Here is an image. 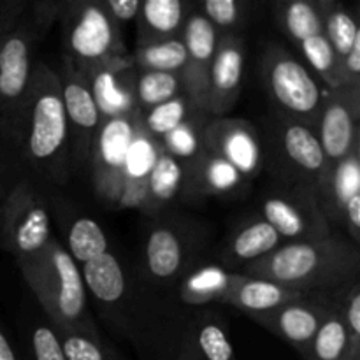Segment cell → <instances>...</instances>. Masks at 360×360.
I'll use <instances>...</instances> for the list:
<instances>
[{
	"label": "cell",
	"mask_w": 360,
	"mask_h": 360,
	"mask_svg": "<svg viewBox=\"0 0 360 360\" xmlns=\"http://www.w3.org/2000/svg\"><path fill=\"white\" fill-rule=\"evenodd\" d=\"M0 178L11 185L30 179L44 190L63 188L72 178L58 74L42 62L23 97L0 112Z\"/></svg>",
	"instance_id": "6da1fadb"
},
{
	"label": "cell",
	"mask_w": 360,
	"mask_h": 360,
	"mask_svg": "<svg viewBox=\"0 0 360 360\" xmlns=\"http://www.w3.org/2000/svg\"><path fill=\"white\" fill-rule=\"evenodd\" d=\"M195 313L174 292L150 287L130 267L125 299L105 326L129 341L143 360H199L193 348Z\"/></svg>",
	"instance_id": "7a4b0ae2"
},
{
	"label": "cell",
	"mask_w": 360,
	"mask_h": 360,
	"mask_svg": "<svg viewBox=\"0 0 360 360\" xmlns=\"http://www.w3.org/2000/svg\"><path fill=\"white\" fill-rule=\"evenodd\" d=\"M359 246L340 232L311 241L283 243L241 271L302 294H333L359 280Z\"/></svg>",
	"instance_id": "3957f363"
},
{
	"label": "cell",
	"mask_w": 360,
	"mask_h": 360,
	"mask_svg": "<svg viewBox=\"0 0 360 360\" xmlns=\"http://www.w3.org/2000/svg\"><path fill=\"white\" fill-rule=\"evenodd\" d=\"M211 243V227L195 218L176 213L150 218L134 271L150 287L174 292L193 266L210 259Z\"/></svg>",
	"instance_id": "277c9868"
},
{
	"label": "cell",
	"mask_w": 360,
	"mask_h": 360,
	"mask_svg": "<svg viewBox=\"0 0 360 360\" xmlns=\"http://www.w3.org/2000/svg\"><path fill=\"white\" fill-rule=\"evenodd\" d=\"M16 266L55 329H97L79 266L55 236L41 255Z\"/></svg>",
	"instance_id": "5b68a950"
},
{
	"label": "cell",
	"mask_w": 360,
	"mask_h": 360,
	"mask_svg": "<svg viewBox=\"0 0 360 360\" xmlns=\"http://www.w3.org/2000/svg\"><path fill=\"white\" fill-rule=\"evenodd\" d=\"M262 172L273 185L299 186L315 192L327 167L313 127L269 111L259 127Z\"/></svg>",
	"instance_id": "8992f818"
},
{
	"label": "cell",
	"mask_w": 360,
	"mask_h": 360,
	"mask_svg": "<svg viewBox=\"0 0 360 360\" xmlns=\"http://www.w3.org/2000/svg\"><path fill=\"white\" fill-rule=\"evenodd\" d=\"M260 77L271 111L304 125H315L327 88L299 56L269 42L260 58Z\"/></svg>",
	"instance_id": "52a82bcc"
},
{
	"label": "cell",
	"mask_w": 360,
	"mask_h": 360,
	"mask_svg": "<svg viewBox=\"0 0 360 360\" xmlns=\"http://www.w3.org/2000/svg\"><path fill=\"white\" fill-rule=\"evenodd\" d=\"M56 23L62 28L67 58L77 67L95 65L129 55L122 30L105 11L102 0L58 2Z\"/></svg>",
	"instance_id": "ba28073f"
},
{
	"label": "cell",
	"mask_w": 360,
	"mask_h": 360,
	"mask_svg": "<svg viewBox=\"0 0 360 360\" xmlns=\"http://www.w3.org/2000/svg\"><path fill=\"white\" fill-rule=\"evenodd\" d=\"M53 218L44 190L30 179H18L2 210L0 248L21 264L41 255L53 239Z\"/></svg>",
	"instance_id": "9c48e42d"
},
{
	"label": "cell",
	"mask_w": 360,
	"mask_h": 360,
	"mask_svg": "<svg viewBox=\"0 0 360 360\" xmlns=\"http://www.w3.org/2000/svg\"><path fill=\"white\" fill-rule=\"evenodd\" d=\"M56 74L69 134L70 169L72 174H86L91 148L102 125V116L83 72L72 60L63 55Z\"/></svg>",
	"instance_id": "30bf717a"
},
{
	"label": "cell",
	"mask_w": 360,
	"mask_h": 360,
	"mask_svg": "<svg viewBox=\"0 0 360 360\" xmlns=\"http://www.w3.org/2000/svg\"><path fill=\"white\" fill-rule=\"evenodd\" d=\"M136 129L137 116L105 120L91 148L86 174L90 176L97 199L111 210H123L127 157Z\"/></svg>",
	"instance_id": "8fae6325"
},
{
	"label": "cell",
	"mask_w": 360,
	"mask_h": 360,
	"mask_svg": "<svg viewBox=\"0 0 360 360\" xmlns=\"http://www.w3.org/2000/svg\"><path fill=\"white\" fill-rule=\"evenodd\" d=\"M257 214L278 232L283 243L322 239L334 232L320 211L315 192L299 186L271 183L260 197Z\"/></svg>",
	"instance_id": "7c38bea8"
},
{
	"label": "cell",
	"mask_w": 360,
	"mask_h": 360,
	"mask_svg": "<svg viewBox=\"0 0 360 360\" xmlns=\"http://www.w3.org/2000/svg\"><path fill=\"white\" fill-rule=\"evenodd\" d=\"M316 202L333 229H341L354 245L360 241V146L327 164L315 190ZM336 232V231H334Z\"/></svg>",
	"instance_id": "4fadbf2b"
},
{
	"label": "cell",
	"mask_w": 360,
	"mask_h": 360,
	"mask_svg": "<svg viewBox=\"0 0 360 360\" xmlns=\"http://www.w3.org/2000/svg\"><path fill=\"white\" fill-rule=\"evenodd\" d=\"M360 86L327 91L313 130L327 164L341 160L360 146Z\"/></svg>",
	"instance_id": "5bb4252c"
},
{
	"label": "cell",
	"mask_w": 360,
	"mask_h": 360,
	"mask_svg": "<svg viewBox=\"0 0 360 360\" xmlns=\"http://www.w3.org/2000/svg\"><path fill=\"white\" fill-rule=\"evenodd\" d=\"M83 72L97 104L102 122L116 118H136V67L132 56L105 60L88 67H77Z\"/></svg>",
	"instance_id": "9a60e30c"
},
{
	"label": "cell",
	"mask_w": 360,
	"mask_h": 360,
	"mask_svg": "<svg viewBox=\"0 0 360 360\" xmlns=\"http://www.w3.org/2000/svg\"><path fill=\"white\" fill-rule=\"evenodd\" d=\"M206 148L229 162L248 181L253 183V179L262 174L259 127L248 120L231 115L210 118L206 127Z\"/></svg>",
	"instance_id": "2e32d148"
},
{
	"label": "cell",
	"mask_w": 360,
	"mask_h": 360,
	"mask_svg": "<svg viewBox=\"0 0 360 360\" xmlns=\"http://www.w3.org/2000/svg\"><path fill=\"white\" fill-rule=\"evenodd\" d=\"M246 67V41L241 34L220 35L207 76V115H231L243 91Z\"/></svg>",
	"instance_id": "e0dca14e"
},
{
	"label": "cell",
	"mask_w": 360,
	"mask_h": 360,
	"mask_svg": "<svg viewBox=\"0 0 360 360\" xmlns=\"http://www.w3.org/2000/svg\"><path fill=\"white\" fill-rule=\"evenodd\" d=\"M327 309L329 295L306 294L269 311L250 315V319L302 354L319 330Z\"/></svg>",
	"instance_id": "ac0fdd59"
},
{
	"label": "cell",
	"mask_w": 360,
	"mask_h": 360,
	"mask_svg": "<svg viewBox=\"0 0 360 360\" xmlns=\"http://www.w3.org/2000/svg\"><path fill=\"white\" fill-rule=\"evenodd\" d=\"M42 41L44 35L30 25L0 37V112L13 108L27 91Z\"/></svg>",
	"instance_id": "d6986e66"
},
{
	"label": "cell",
	"mask_w": 360,
	"mask_h": 360,
	"mask_svg": "<svg viewBox=\"0 0 360 360\" xmlns=\"http://www.w3.org/2000/svg\"><path fill=\"white\" fill-rule=\"evenodd\" d=\"M283 245L278 232L259 214H250L232 225L214 250V262L231 273H241L248 264L264 259Z\"/></svg>",
	"instance_id": "ffe728a7"
},
{
	"label": "cell",
	"mask_w": 360,
	"mask_h": 360,
	"mask_svg": "<svg viewBox=\"0 0 360 360\" xmlns=\"http://www.w3.org/2000/svg\"><path fill=\"white\" fill-rule=\"evenodd\" d=\"M252 181L243 178L229 162L206 148L202 155L186 167L183 202L195 204L204 199H245Z\"/></svg>",
	"instance_id": "44dd1931"
},
{
	"label": "cell",
	"mask_w": 360,
	"mask_h": 360,
	"mask_svg": "<svg viewBox=\"0 0 360 360\" xmlns=\"http://www.w3.org/2000/svg\"><path fill=\"white\" fill-rule=\"evenodd\" d=\"M88 297L102 322H108L125 299L129 290L130 267L125 266L118 253L108 250L97 259L79 266Z\"/></svg>",
	"instance_id": "7402d4cb"
},
{
	"label": "cell",
	"mask_w": 360,
	"mask_h": 360,
	"mask_svg": "<svg viewBox=\"0 0 360 360\" xmlns=\"http://www.w3.org/2000/svg\"><path fill=\"white\" fill-rule=\"evenodd\" d=\"M186 167L158 146L157 160L144 183L143 199L137 210L155 218L171 213L172 207L183 204Z\"/></svg>",
	"instance_id": "603a6c76"
},
{
	"label": "cell",
	"mask_w": 360,
	"mask_h": 360,
	"mask_svg": "<svg viewBox=\"0 0 360 360\" xmlns=\"http://www.w3.org/2000/svg\"><path fill=\"white\" fill-rule=\"evenodd\" d=\"M239 273L224 269L214 260L206 259L193 266L174 288V295L188 308H210L211 304H224L225 297L238 281Z\"/></svg>",
	"instance_id": "cb8c5ba5"
},
{
	"label": "cell",
	"mask_w": 360,
	"mask_h": 360,
	"mask_svg": "<svg viewBox=\"0 0 360 360\" xmlns=\"http://www.w3.org/2000/svg\"><path fill=\"white\" fill-rule=\"evenodd\" d=\"M190 7L188 0H143L136 18V48L179 37Z\"/></svg>",
	"instance_id": "d4e9b609"
},
{
	"label": "cell",
	"mask_w": 360,
	"mask_h": 360,
	"mask_svg": "<svg viewBox=\"0 0 360 360\" xmlns=\"http://www.w3.org/2000/svg\"><path fill=\"white\" fill-rule=\"evenodd\" d=\"M302 292L290 290L274 281L264 280V278L246 276L239 273L238 281L231 288L229 295L225 297L224 306H232L234 309L246 313V315H257V313L269 311L278 308L285 302L295 301L302 297Z\"/></svg>",
	"instance_id": "484cf974"
},
{
	"label": "cell",
	"mask_w": 360,
	"mask_h": 360,
	"mask_svg": "<svg viewBox=\"0 0 360 360\" xmlns=\"http://www.w3.org/2000/svg\"><path fill=\"white\" fill-rule=\"evenodd\" d=\"M271 20L294 48L323 34L319 0H280L271 4Z\"/></svg>",
	"instance_id": "4316f807"
},
{
	"label": "cell",
	"mask_w": 360,
	"mask_h": 360,
	"mask_svg": "<svg viewBox=\"0 0 360 360\" xmlns=\"http://www.w3.org/2000/svg\"><path fill=\"white\" fill-rule=\"evenodd\" d=\"M56 221L62 224L63 229V248L77 266H83L111 250L104 229L94 218L81 213H67V220L56 218Z\"/></svg>",
	"instance_id": "83f0119b"
},
{
	"label": "cell",
	"mask_w": 360,
	"mask_h": 360,
	"mask_svg": "<svg viewBox=\"0 0 360 360\" xmlns=\"http://www.w3.org/2000/svg\"><path fill=\"white\" fill-rule=\"evenodd\" d=\"M193 348L199 360H238L229 327L214 308H199L193 322Z\"/></svg>",
	"instance_id": "f1b7e54d"
},
{
	"label": "cell",
	"mask_w": 360,
	"mask_h": 360,
	"mask_svg": "<svg viewBox=\"0 0 360 360\" xmlns=\"http://www.w3.org/2000/svg\"><path fill=\"white\" fill-rule=\"evenodd\" d=\"M179 39L188 55V65L210 72V65L217 53L220 34L213 27V23L197 9L195 2H192V7L186 14Z\"/></svg>",
	"instance_id": "f546056e"
},
{
	"label": "cell",
	"mask_w": 360,
	"mask_h": 360,
	"mask_svg": "<svg viewBox=\"0 0 360 360\" xmlns=\"http://www.w3.org/2000/svg\"><path fill=\"white\" fill-rule=\"evenodd\" d=\"M211 116L204 111H193L185 122L158 141V146L181 162L185 167L192 165L206 151V127Z\"/></svg>",
	"instance_id": "4dcf8cb0"
},
{
	"label": "cell",
	"mask_w": 360,
	"mask_h": 360,
	"mask_svg": "<svg viewBox=\"0 0 360 360\" xmlns=\"http://www.w3.org/2000/svg\"><path fill=\"white\" fill-rule=\"evenodd\" d=\"M301 355L304 360H360L352 355L347 327L330 299L319 330Z\"/></svg>",
	"instance_id": "1f68e13d"
},
{
	"label": "cell",
	"mask_w": 360,
	"mask_h": 360,
	"mask_svg": "<svg viewBox=\"0 0 360 360\" xmlns=\"http://www.w3.org/2000/svg\"><path fill=\"white\" fill-rule=\"evenodd\" d=\"M322 11L323 34L338 60L345 58L354 44L360 41V23L357 9H350L336 0H319Z\"/></svg>",
	"instance_id": "d6a6232c"
},
{
	"label": "cell",
	"mask_w": 360,
	"mask_h": 360,
	"mask_svg": "<svg viewBox=\"0 0 360 360\" xmlns=\"http://www.w3.org/2000/svg\"><path fill=\"white\" fill-rule=\"evenodd\" d=\"M130 56H132L134 67L146 72L179 74L188 63V55L179 37L141 46V48H136V51L130 53Z\"/></svg>",
	"instance_id": "836d02e7"
},
{
	"label": "cell",
	"mask_w": 360,
	"mask_h": 360,
	"mask_svg": "<svg viewBox=\"0 0 360 360\" xmlns=\"http://www.w3.org/2000/svg\"><path fill=\"white\" fill-rule=\"evenodd\" d=\"M21 360H65L49 320L32 316L21 323Z\"/></svg>",
	"instance_id": "e575fe53"
},
{
	"label": "cell",
	"mask_w": 360,
	"mask_h": 360,
	"mask_svg": "<svg viewBox=\"0 0 360 360\" xmlns=\"http://www.w3.org/2000/svg\"><path fill=\"white\" fill-rule=\"evenodd\" d=\"M193 111H197V109L181 94L178 97L171 98V101L164 102V104L155 105V108L148 109V111L139 112L137 122H139L141 129L158 143L162 137L167 136L176 127L181 125Z\"/></svg>",
	"instance_id": "d590c367"
},
{
	"label": "cell",
	"mask_w": 360,
	"mask_h": 360,
	"mask_svg": "<svg viewBox=\"0 0 360 360\" xmlns=\"http://www.w3.org/2000/svg\"><path fill=\"white\" fill-rule=\"evenodd\" d=\"M181 94L183 83L179 74L146 72V70L136 72V102L139 112L164 104Z\"/></svg>",
	"instance_id": "8d00e7d4"
},
{
	"label": "cell",
	"mask_w": 360,
	"mask_h": 360,
	"mask_svg": "<svg viewBox=\"0 0 360 360\" xmlns=\"http://www.w3.org/2000/svg\"><path fill=\"white\" fill-rule=\"evenodd\" d=\"M197 9L213 23L218 34H241L250 20V6L245 0H197Z\"/></svg>",
	"instance_id": "74e56055"
},
{
	"label": "cell",
	"mask_w": 360,
	"mask_h": 360,
	"mask_svg": "<svg viewBox=\"0 0 360 360\" xmlns=\"http://www.w3.org/2000/svg\"><path fill=\"white\" fill-rule=\"evenodd\" d=\"M55 333L65 360H108V345L98 329H55Z\"/></svg>",
	"instance_id": "f35d334b"
},
{
	"label": "cell",
	"mask_w": 360,
	"mask_h": 360,
	"mask_svg": "<svg viewBox=\"0 0 360 360\" xmlns=\"http://www.w3.org/2000/svg\"><path fill=\"white\" fill-rule=\"evenodd\" d=\"M327 295L347 327L352 355L360 359V281H352L340 290Z\"/></svg>",
	"instance_id": "ab89813d"
},
{
	"label": "cell",
	"mask_w": 360,
	"mask_h": 360,
	"mask_svg": "<svg viewBox=\"0 0 360 360\" xmlns=\"http://www.w3.org/2000/svg\"><path fill=\"white\" fill-rule=\"evenodd\" d=\"M28 25L34 27L41 35H44L34 23L32 2H27V0H0V37L21 30Z\"/></svg>",
	"instance_id": "60d3db41"
},
{
	"label": "cell",
	"mask_w": 360,
	"mask_h": 360,
	"mask_svg": "<svg viewBox=\"0 0 360 360\" xmlns=\"http://www.w3.org/2000/svg\"><path fill=\"white\" fill-rule=\"evenodd\" d=\"M102 2L116 27L122 30L123 25L136 21L143 0H102Z\"/></svg>",
	"instance_id": "b9f144b4"
},
{
	"label": "cell",
	"mask_w": 360,
	"mask_h": 360,
	"mask_svg": "<svg viewBox=\"0 0 360 360\" xmlns=\"http://www.w3.org/2000/svg\"><path fill=\"white\" fill-rule=\"evenodd\" d=\"M0 360H21L20 352L13 345V341L7 336L2 322H0Z\"/></svg>",
	"instance_id": "7bdbcfd3"
},
{
	"label": "cell",
	"mask_w": 360,
	"mask_h": 360,
	"mask_svg": "<svg viewBox=\"0 0 360 360\" xmlns=\"http://www.w3.org/2000/svg\"><path fill=\"white\" fill-rule=\"evenodd\" d=\"M11 183L6 181L4 178H0V224H2V210H4V202H6V197H7V192H9L11 188Z\"/></svg>",
	"instance_id": "ee69618b"
},
{
	"label": "cell",
	"mask_w": 360,
	"mask_h": 360,
	"mask_svg": "<svg viewBox=\"0 0 360 360\" xmlns=\"http://www.w3.org/2000/svg\"><path fill=\"white\" fill-rule=\"evenodd\" d=\"M108 360H122V357H120L118 350L112 347H108Z\"/></svg>",
	"instance_id": "f6af8a7d"
}]
</instances>
